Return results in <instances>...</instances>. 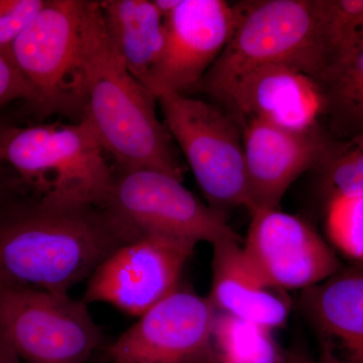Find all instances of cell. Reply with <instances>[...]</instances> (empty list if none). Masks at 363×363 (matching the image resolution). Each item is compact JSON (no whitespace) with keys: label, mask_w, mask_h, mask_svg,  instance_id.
Returning <instances> with one entry per match:
<instances>
[{"label":"cell","mask_w":363,"mask_h":363,"mask_svg":"<svg viewBox=\"0 0 363 363\" xmlns=\"http://www.w3.org/2000/svg\"><path fill=\"white\" fill-rule=\"evenodd\" d=\"M138 236L106 204L21 194L0 212V286L69 294Z\"/></svg>","instance_id":"cell-1"},{"label":"cell","mask_w":363,"mask_h":363,"mask_svg":"<svg viewBox=\"0 0 363 363\" xmlns=\"http://www.w3.org/2000/svg\"><path fill=\"white\" fill-rule=\"evenodd\" d=\"M84 109L116 173L150 169L184 180L174 140L157 114V97L112 47L99 2L86 0L82 37ZM81 118V119H82Z\"/></svg>","instance_id":"cell-2"},{"label":"cell","mask_w":363,"mask_h":363,"mask_svg":"<svg viewBox=\"0 0 363 363\" xmlns=\"http://www.w3.org/2000/svg\"><path fill=\"white\" fill-rule=\"evenodd\" d=\"M84 118L75 123L0 124V164L23 190L58 204H105L116 171Z\"/></svg>","instance_id":"cell-3"},{"label":"cell","mask_w":363,"mask_h":363,"mask_svg":"<svg viewBox=\"0 0 363 363\" xmlns=\"http://www.w3.org/2000/svg\"><path fill=\"white\" fill-rule=\"evenodd\" d=\"M233 35L195 92L219 101L238 79L255 69L289 65L319 82L325 55L318 0L235 2Z\"/></svg>","instance_id":"cell-4"},{"label":"cell","mask_w":363,"mask_h":363,"mask_svg":"<svg viewBox=\"0 0 363 363\" xmlns=\"http://www.w3.org/2000/svg\"><path fill=\"white\" fill-rule=\"evenodd\" d=\"M85 6L86 0H45L11 45L9 59L30 90L28 104L40 118H82Z\"/></svg>","instance_id":"cell-5"},{"label":"cell","mask_w":363,"mask_h":363,"mask_svg":"<svg viewBox=\"0 0 363 363\" xmlns=\"http://www.w3.org/2000/svg\"><path fill=\"white\" fill-rule=\"evenodd\" d=\"M164 123L180 147L209 206L248 207L242 128L220 105L178 93L157 97Z\"/></svg>","instance_id":"cell-6"},{"label":"cell","mask_w":363,"mask_h":363,"mask_svg":"<svg viewBox=\"0 0 363 363\" xmlns=\"http://www.w3.org/2000/svg\"><path fill=\"white\" fill-rule=\"evenodd\" d=\"M0 336L23 363H90L104 334L69 294L0 286Z\"/></svg>","instance_id":"cell-7"},{"label":"cell","mask_w":363,"mask_h":363,"mask_svg":"<svg viewBox=\"0 0 363 363\" xmlns=\"http://www.w3.org/2000/svg\"><path fill=\"white\" fill-rule=\"evenodd\" d=\"M105 204L138 238L161 235L212 245L240 241L225 215L200 201L183 181L156 169L116 173Z\"/></svg>","instance_id":"cell-8"},{"label":"cell","mask_w":363,"mask_h":363,"mask_svg":"<svg viewBox=\"0 0 363 363\" xmlns=\"http://www.w3.org/2000/svg\"><path fill=\"white\" fill-rule=\"evenodd\" d=\"M198 243L161 235L140 236L114 250L86 281L83 302L104 303L143 316L180 289L184 267Z\"/></svg>","instance_id":"cell-9"},{"label":"cell","mask_w":363,"mask_h":363,"mask_svg":"<svg viewBox=\"0 0 363 363\" xmlns=\"http://www.w3.org/2000/svg\"><path fill=\"white\" fill-rule=\"evenodd\" d=\"M213 306L179 289L104 348L109 363H215Z\"/></svg>","instance_id":"cell-10"},{"label":"cell","mask_w":363,"mask_h":363,"mask_svg":"<svg viewBox=\"0 0 363 363\" xmlns=\"http://www.w3.org/2000/svg\"><path fill=\"white\" fill-rule=\"evenodd\" d=\"M235 4L224 0H180L164 16V42L145 87L190 95L220 57L233 35Z\"/></svg>","instance_id":"cell-11"},{"label":"cell","mask_w":363,"mask_h":363,"mask_svg":"<svg viewBox=\"0 0 363 363\" xmlns=\"http://www.w3.org/2000/svg\"><path fill=\"white\" fill-rule=\"evenodd\" d=\"M250 214L242 250L267 285L306 290L340 271L336 255L304 219L279 209H257Z\"/></svg>","instance_id":"cell-12"},{"label":"cell","mask_w":363,"mask_h":363,"mask_svg":"<svg viewBox=\"0 0 363 363\" xmlns=\"http://www.w3.org/2000/svg\"><path fill=\"white\" fill-rule=\"evenodd\" d=\"M241 128L250 212L279 209L288 189L298 177L317 168L334 138L322 125L291 130L248 119Z\"/></svg>","instance_id":"cell-13"},{"label":"cell","mask_w":363,"mask_h":363,"mask_svg":"<svg viewBox=\"0 0 363 363\" xmlns=\"http://www.w3.org/2000/svg\"><path fill=\"white\" fill-rule=\"evenodd\" d=\"M216 104L240 125L248 119H259L291 130L322 125L325 111L319 82L289 65L264 66L245 74Z\"/></svg>","instance_id":"cell-14"},{"label":"cell","mask_w":363,"mask_h":363,"mask_svg":"<svg viewBox=\"0 0 363 363\" xmlns=\"http://www.w3.org/2000/svg\"><path fill=\"white\" fill-rule=\"evenodd\" d=\"M300 304L319 343L317 363H363V264L303 290Z\"/></svg>","instance_id":"cell-15"},{"label":"cell","mask_w":363,"mask_h":363,"mask_svg":"<svg viewBox=\"0 0 363 363\" xmlns=\"http://www.w3.org/2000/svg\"><path fill=\"white\" fill-rule=\"evenodd\" d=\"M210 303L225 313L272 330L283 326L290 314V300L283 290L272 288L250 266L240 241L213 245Z\"/></svg>","instance_id":"cell-16"},{"label":"cell","mask_w":363,"mask_h":363,"mask_svg":"<svg viewBox=\"0 0 363 363\" xmlns=\"http://www.w3.org/2000/svg\"><path fill=\"white\" fill-rule=\"evenodd\" d=\"M105 30L128 72L145 85L164 42V16L155 0H100Z\"/></svg>","instance_id":"cell-17"},{"label":"cell","mask_w":363,"mask_h":363,"mask_svg":"<svg viewBox=\"0 0 363 363\" xmlns=\"http://www.w3.org/2000/svg\"><path fill=\"white\" fill-rule=\"evenodd\" d=\"M327 128L336 140L363 130V48L320 79Z\"/></svg>","instance_id":"cell-18"},{"label":"cell","mask_w":363,"mask_h":363,"mask_svg":"<svg viewBox=\"0 0 363 363\" xmlns=\"http://www.w3.org/2000/svg\"><path fill=\"white\" fill-rule=\"evenodd\" d=\"M215 363H281L284 355L271 330L216 312L214 318Z\"/></svg>","instance_id":"cell-19"},{"label":"cell","mask_w":363,"mask_h":363,"mask_svg":"<svg viewBox=\"0 0 363 363\" xmlns=\"http://www.w3.org/2000/svg\"><path fill=\"white\" fill-rule=\"evenodd\" d=\"M318 6L326 73L363 48V0H318Z\"/></svg>","instance_id":"cell-20"},{"label":"cell","mask_w":363,"mask_h":363,"mask_svg":"<svg viewBox=\"0 0 363 363\" xmlns=\"http://www.w3.org/2000/svg\"><path fill=\"white\" fill-rule=\"evenodd\" d=\"M315 171L327 201L363 196V130L346 140L333 138Z\"/></svg>","instance_id":"cell-21"},{"label":"cell","mask_w":363,"mask_h":363,"mask_svg":"<svg viewBox=\"0 0 363 363\" xmlns=\"http://www.w3.org/2000/svg\"><path fill=\"white\" fill-rule=\"evenodd\" d=\"M327 233L346 255L363 262V196L327 201Z\"/></svg>","instance_id":"cell-22"},{"label":"cell","mask_w":363,"mask_h":363,"mask_svg":"<svg viewBox=\"0 0 363 363\" xmlns=\"http://www.w3.org/2000/svg\"><path fill=\"white\" fill-rule=\"evenodd\" d=\"M44 4L45 0H0V54L9 59L14 40Z\"/></svg>","instance_id":"cell-23"},{"label":"cell","mask_w":363,"mask_h":363,"mask_svg":"<svg viewBox=\"0 0 363 363\" xmlns=\"http://www.w3.org/2000/svg\"><path fill=\"white\" fill-rule=\"evenodd\" d=\"M30 90L25 80L11 61L0 54V109L16 100L30 101Z\"/></svg>","instance_id":"cell-24"},{"label":"cell","mask_w":363,"mask_h":363,"mask_svg":"<svg viewBox=\"0 0 363 363\" xmlns=\"http://www.w3.org/2000/svg\"><path fill=\"white\" fill-rule=\"evenodd\" d=\"M23 186L11 169L0 164V212L9 204L14 198L23 193Z\"/></svg>","instance_id":"cell-25"},{"label":"cell","mask_w":363,"mask_h":363,"mask_svg":"<svg viewBox=\"0 0 363 363\" xmlns=\"http://www.w3.org/2000/svg\"><path fill=\"white\" fill-rule=\"evenodd\" d=\"M0 363H23L1 336H0Z\"/></svg>","instance_id":"cell-26"},{"label":"cell","mask_w":363,"mask_h":363,"mask_svg":"<svg viewBox=\"0 0 363 363\" xmlns=\"http://www.w3.org/2000/svg\"><path fill=\"white\" fill-rule=\"evenodd\" d=\"M281 363H317L305 351L295 350L284 355Z\"/></svg>","instance_id":"cell-27"},{"label":"cell","mask_w":363,"mask_h":363,"mask_svg":"<svg viewBox=\"0 0 363 363\" xmlns=\"http://www.w3.org/2000/svg\"><path fill=\"white\" fill-rule=\"evenodd\" d=\"M90 363H109L108 360H107L106 357H105L104 350L98 352L96 355H95L94 358L91 360Z\"/></svg>","instance_id":"cell-28"}]
</instances>
